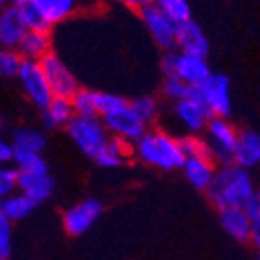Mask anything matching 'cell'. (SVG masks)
Instances as JSON below:
<instances>
[{
    "label": "cell",
    "mask_w": 260,
    "mask_h": 260,
    "mask_svg": "<svg viewBox=\"0 0 260 260\" xmlns=\"http://www.w3.org/2000/svg\"><path fill=\"white\" fill-rule=\"evenodd\" d=\"M175 61H177V53H174V51H167V53L162 54L161 58V73L162 76H174L175 73Z\"/></svg>",
    "instance_id": "8d00e7d4"
},
{
    "label": "cell",
    "mask_w": 260,
    "mask_h": 260,
    "mask_svg": "<svg viewBox=\"0 0 260 260\" xmlns=\"http://www.w3.org/2000/svg\"><path fill=\"white\" fill-rule=\"evenodd\" d=\"M13 6L18 11V15H20L27 31H49L51 29V25L47 24V20L44 18L38 6L35 4V0H18Z\"/></svg>",
    "instance_id": "d4e9b609"
},
{
    "label": "cell",
    "mask_w": 260,
    "mask_h": 260,
    "mask_svg": "<svg viewBox=\"0 0 260 260\" xmlns=\"http://www.w3.org/2000/svg\"><path fill=\"white\" fill-rule=\"evenodd\" d=\"M174 76L179 78L188 87H201L211 76V71L206 58L188 56V54L177 53Z\"/></svg>",
    "instance_id": "5bb4252c"
},
{
    "label": "cell",
    "mask_w": 260,
    "mask_h": 260,
    "mask_svg": "<svg viewBox=\"0 0 260 260\" xmlns=\"http://www.w3.org/2000/svg\"><path fill=\"white\" fill-rule=\"evenodd\" d=\"M18 193L25 195L35 206L47 201L54 191V181L49 174H18L16 179Z\"/></svg>",
    "instance_id": "2e32d148"
},
{
    "label": "cell",
    "mask_w": 260,
    "mask_h": 260,
    "mask_svg": "<svg viewBox=\"0 0 260 260\" xmlns=\"http://www.w3.org/2000/svg\"><path fill=\"white\" fill-rule=\"evenodd\" d=\"M199 102L208 110L210 118H228L232 114V90L230 80L224 74L211 73L201 87H195Z\"/></svg>",
    "instance_id": "5b68a950"
},
{
    "label": "cell",
    "mask_w": 260,
    "mask_h": 260,
    "mask_svg": "<svg viewBox=\"0 0 260 260\" xmlns=\"http://www.w3.org/2000/svg\"><path fill=\"white\" fill-rule=\"evenodd\" d=\"M179 141H181L184 159L195 157V155H210L206 141L201 136H184V138H179Z\"/></svg>",
    "instance_id": "d6a6232c"
},
{
    "label": "cell",
    "mask_w": 260,
    "mask_h": 260,
    "mask_svg": "<svg viewBox=\"0 0 260 260\" xmlns=\"http://www.w3.org/2000/svg\"><path fill=\"white\" fill-rule=\"evenodd\" d=\"M136 2H138V9L145 8V6H150V4H154V0H136Z\"/></svg>",
    "instance_id": "60d3db41"
},
{
    "label": "cell",
    "mask_w": 260,
    "mask_h": 260,
    "mask_svg": "<svg viewBox=\"0 0 260 260\" xmlns=\"http://www.w3.org/2000/svg\"><path fill=\"white\" fill-rule=\"evenodd\" d=\"M18 172L9 165H0V201L15 193Z\"/></svg>",
    "instance_id": "836d02e7"
},
{
    "label": "cell",
    "mask_w": 260,
    "mask_h": 260,
    "mask_svg": "<svg viewBox=\"0 0 260 260\" xmlns=\"http://www.w3.org/2000/svg\"><path fill=\"white\" fill-rule=\"evenodd\" d=\"M172 114L186 130V136H201L206 128L208 121H210V114L204 109L203 103L199 102L195 87H190V92L184 100L174 103Z\"/></svg>",
    "instance_id": "9c48e42d"
},
{
    "label": "cell",
    "mask_w": 260,
    "mask_h": 260,
    "mask_svg": "<svg viewBox=\"0 0 260 260\" xmlns=\"http://www.w3.org/2000/svg\"><path fill=\"white\" fill-rule=\"evenodd\" d=\"M102 121H103V125H105L107 132L110 134V138L121 139V141L128 143V145H134V143L145 134L146 128H148V126L130 110L128 105H126L125 109L118 110V112L102 118Z\"/></svg>",
    "instance_id": "30bf717a"
},
{
    "label": "cell",
    "mask_w": 260,
    "mask_h": 260,
    "mask_svg": "<svg viewBox=\"0 0 260 260\" xmlns=\"http://www.w3.org/2000/svg\"><path fill=\"white\" fill-rule=\"evenodd\" d=\"M47 145V138L42 130L31 128V126H22L13 134V148L18 150H27L35 152V154H42Z\"/></svg>",
    "instance_id": "cb8c5ba5"
},
{
    "label": "cell",
    "mask_w": 260,
    "mask_h": 260,
    "mask_svg": "<svg viewBox=\"0 0 260 260\" xmlns=\"http://www.w3.org/2000/svg\"><path fill=\"white\" fill-rule=\"evenodd\" d=\"M255 190L256 184L251 170L230 162L217 168L215 177L206 193L217 210H222V208H242Z\"/></svg>",
    "instance_id": "7a4b0ae2"
},
{
    "label": "cell",
    "mask_w": 260,
    "mask_h": 260,
    "mask_svg": "<svg viewBox=\"0 0 260 260\" xmlns=\"http://www.w3.org/2000/svg\"><path fill=\"white\" fill-rule=\"evenodd\" d=\"M0 210L9 220H22L35 210V204L22 193H11L9 197L0 201Z\"/></svg>",
    "instance_id": "484cf974"
},
{
    "label": "cell",
    "mask_w": 260,
    "mask_h": 260,
    "mask_svg": "<svg viewBox=\"0 0 260 260\" xmlns=\"http://www.w3.org/2000/svg\"><path fill=\"white\" fill-rule=\"evenodd\" d=\"M6 6H9V4H8V0H0V11H2V9H4Z\"/></svg>",
    "instance_id": "b9f144b4"
},
{
    "label": "cell",
    "mask_w": 260,
    "mask_h": 260,
    "mask_svg": "<svg viewBox=\"0 0 260 260\" xmlns=\"http://www.w3.org/2000/svg\"><path fill=\"white\" fill-rule=\"evenodd\" d=\"M16 78H18V85L25 94V98L38 109H45L49 102L53 100V92L49 89L47 80H45L38 61H22V67Z\"/></svg>",
    "instance_id": "ba28073f"
},
{
    "label": "cell",
    "mask_w": 260,
    "mask_h": 260,
    "mask_svg": "<svg viewBox=\"0 0 260 260\" xmlns=\"http://www.w3.org/2000/svg\"><path fill=\"white\" fill-rule=\"evenodd\" d=\"M38 63H40L45 80H47L49 89L53 92V98H67V100H71L78 92L80 85H78L76 76L67 67V63L61 60V56H58L56 53L51 51Z\"/></svg>",
    "instance_id": "8992f818"
},
{
    "label": "cell",
    "mask_w": 260,
    "mask_h": 260,
    "mask_svg": "<svg viewBox=\"0 0 260 260\" xmlns=\"http://www.w3.org/2000/svg\"><path fill=\"white\" fill-rule=\"evenodd\" d=\"M219 222L228 235L237 242H249L251 219L242 208H222L219 210Z\"/></svg>",
    "instance_id": "ac0fdd59"
},
{
    "label": "cell",
    "mask_w": 260,
    "mask_h": 260,
    "mask_svg": "<svg viewBox=\"0 0 260 260\" xmlns=\"http://www.w3.org/2000/svg\"><path fill=\"white\" fill-rule=\"evenodd\" d=\"M22 58L15 49H0V76L16 78L22 67Z\"/></svg>",
    "instance_id": "4dcf8cb0"
},
{
    "label": "cell",
    "mask_w": 260,
    "mask_h": 260,
    "mask_svg": "<svg viewBox=\"0 0 260 260\" xmlns=\"http://www.w3.org/2000/svg\"><path fill=\"white\" fill-rule=\"evenodd\" d=\"M49 25L67 20L78 9L80 0H35Z\"/></svg>",
    "instance_id": "44dd1931"
},
{
    "label": "cell",
    "mask_w": 260,
    "mask_h": 260,
    "mask_svg": "<svg viewBox=\"0 0 260 260\" xmlns=\"http://www.w3.org/2000/svg\"><path fill=\"white\" fill-rule=\"evenodd\" d=\"M161 92H162V96L167 98V100H170V102L175 103V102H181V100H184V98L188 96V92H190V87L184 85L179 78L167 76L165 80H162Z\"/></svg>",
    "instance_id": "1f68e13d"
},
{
    "label": "cell",
    "mask_w": 260,
    "mask_h": 260,
    "mask_svg": "<svg viewBox=\"0 0 260 260\" xmlns=\"http://www.w3.org/2000/svg\"><path fill=\"white\" fill-rule=\"evenodd\" d=\"M42 119L47 128H58L67 126L74 118V110L71 100L67 98H53L45 109H42Z\"/></svg>",
    "instance_id": "ffe728a7"
},
{
    "label": "cell",
    "mask_w": 260,
    "mask_h": 260,
    "mask_svg": "<svg viewBox=\"0 0 260 260\" xmlns=\"http://www.w3.org/2000/svg\"><path fill=\"white\" fill-rule=\"evenodd\" d=\"M13 157V145L0 138V165H9Z\"/></svg>",
    "instance_id": "74e56055"
},
{
    "label": "cell",
    "mask_w": 260,
    "mask_h": 260,
    "mask_svg": "<svg viewBox=\"0 0 260 260\" xmlns=\"http://www.w3.org/2000/svg\"><path fill=\"white\" fill-rule=\"evenodd\" d=\"M249 242L260 251V219L251 222V235H249Z\"/></svg>",
    "instance_id": "f35d334b"
},
{
    "label": "cell",
    "mask_w": 260,
    "mask_h": 260,
    "mask_svg": "<svg viewBox=\"0 0 260 260\" xmlns=\"http://www.w3.org/2000/svg\"><path fill=\"white\" fill-rule=\"evenodd\" d=\"M154 6H157L162 13H167L177 24L191 20V9L188 0H154Z\"/></svg>",
    "instance_id": "f1b7e54d"
},
{
    "label": "cell",
    "mask_w": 260,
    "mask_h": 260,
    "mask_svg": "<svg viewBox=\"0 0 260 260\" xmlns=\"http://www.w3.org/2000/svg\"><path fill=\"white\" fill-rule=\"evenodd\" d=\"M128 107L146 126H150L159 116V103L154 96H139L128 102Z\"/></svg>",
    "instance_id": "83f0119b"
},
{
    "label": "cell",
    "mask_w": 260,
    "mask_h": 260,
    "mask_svg": "<svg viewBox=\"0 0 260 260\" xmlns=\"http://www.w3.org/2000/svg\"><path fill=\"white\" fill-rule=\"evenodd\" d=\"M114 2H119V4L126 6V8H136V9H138V2H136V0H114Z\"/></svg>",
    "instance_id": "ab89813d"
},
{
    "label": "cell",
    "mask_w": 260,
    "mask_h": 260,
    "mask_svg": "<svg viewBox=\"0 0 260 260\" xmlns=\"http://www.w3.org/2000/svg\"><path fill=\"white\" fill-rule=\"evenodd\" d=\"M74 116L78 118H98L96 92L90 89H78V92L71 98Z\"/></svg>",
    "instance_id": "4316f807"
},
{
    "label": "cell",
    "mask_w": 260,
    "mask_h": 260,
    "mask_svg": "<svg viewBox=\"0 0 260 260\" xmlns=\"http://www.w3.org/2000/svg\"><path fill=\"white\" fill-rule=\"evenodd\" d=\"M11 162L15 165L13 168H15L18 174H40V175L49 174V165H47V161L42 157V154L13 148Z\"/></svg>",
    "instance_id": "603a6c76"
},
{
    "label": "cell",
    "mask_w": 260,
    "mask_h": 260,
    "mask_svg": "<svg viewBox=\"0 0 260 260\" xmlns=\"http://www.w3.org/2000/svg\"><path fill=\"white\" fill-rule=\"evenodd\" d=\"M11 253V220L0 210V258L8 260Z\"/></svg>",
    "instance_id": "e575fe53"
},
{
    "label": "cell",
    "mask_w": 260,
    "mask_h": 260,
    "mask_svg": "<svg viewBox=\"0 0 260 260\" xmlns=\"http://www.w3.org/2000/svg\"><path fill=\"white\" fill-rule=\"evenodd\" d=\"M132 154L148 167L172 172L183 167L184 154L181 141L162 128H146V132L132 145Z\"/></svg>",
    "instance_id": "6da1fadb"
},
{
    "label": "cell",
    "mask_w": 260,
    "mask_h": 260,
    "mask_svg": "<svg viewBox=\"0 0 260 260\" xmlns=\"http://www.w3.org/2000/svg\"><path fill=\"white\" fill-rule=\"evenodd\" d=\"M175 49L181 54L188 56L206 58L210 53V42L204 35L203 27L197 22L186 20L177 25V37H175Z\"/></svg>",
    "instance_id": "7c38bea8"
},
{
    "label": "cell",
    "mask_w": 260,
    "mask_h": 260,
    "mask_svg": "<svg viewBox=\"0 0 260 260\" xmlns=\"http://www.w3.org/2000/svg\"><path fill=\"white\" fill-rule=\"evenodd\" d=\"M242 210L246 211V215L251 219V222L256 219H260V188H256V190L251 193V197L244 203Z\"/></svg>",
    "instance_id": "d590c367"
},
{
    "label": "cell",
    "mask_w": 260,
    "mask_h": 260,
    "mask_svg": "<svg viewBox=\"0 0 260 260\" xmlns=\"http://www.w3.org/2000/svg\"><path fill=\"white\" fill-rule=\"evenodd\" d=\"M103 211V204L98 199H83L63 213V228L69 235H83L94 226Z\"/></svg>",
    "instance_id": "8fae6325"
},
{
    "label": "cell",
    "mask_w": 260,
    "mask_h": 260,
    "mask_svg": "<svg viewBox=\"0 0 260 260\" xmlns=\"http://www.w3.org/2000/svg\"><path fill=\"white\" fill-rule=\"evenodd\" d=\"M183 172L186 175L188 183L199 191H208L211 181L215 177L217 165L210 155H195V157H186L183 162Z\"/></svg>",
    "instance_id": "4fadbf2b"
},
{
    "label": "cell",
    "mask_w": 260,
    "mask_h": 260,
    "mask_svg": "<svg viewBox=\"0 0 260 260\" xmlns=\"http://www.w3.org/2000/svg\"><path fill=\"white\" fill-rule=\"evenodd\" d=\"M27 27L22 22L15 6H6L0 11V49H15L20 45Z\"/></svg>",
    "instance_id": "e0dca14e"
},
{
    "label": "cell",
    "mask_w": 260,
    "mask_h": 260,
    "mask_svg": "<svg viewBox=\"0 0 260 260\" xmlns=\"http://www.w3.org/2000/svg\"><path fill=\"white\" fill-rule=\"evenodd\" d=\"M143 24L150 32L152 40L165 51L175 49V37H177V22H174L167 13H162L157 6L150 4L139 9Z\"/></svg>",
    "instance_id": "52a82bcc"
},
{
    "label": "cell",
    "mask_w": 260,
    "mask_h": 260,
    "mask_svg": "<svg viewBox=\"0 0 260 260\" xmlns=\"http://www.w3.org/2000/svg\"><path fill=\"white\" fill-rule=\"evenodd\" d=\"M65 128L69 132L73 143H76L78 148L90 159H96L110 139V134L107 132L102 118H78V116H74L73 121Z\"/></svg>",
    "instance_id": "277c9868"
},
{
    "label": "cell",
    "mask_w": 260,
    "mask_h": 260,
    "mask_svg": "<svg viewBox=\"0 0 260 260\" xmlns=\"http://www.w3.org/2000/svg\"><path fill=\"white\" fill-rule=\"evenodd\" d=\"M233 165L246 170L260 167V134L255 130H242L239 132L235 150H233Z\"/></svg>",
    "instance_id": "9a60e30c"
},
{
    "label": "cell",
    "mask_w": 260,
    "mask_h": 260,
    "mask_svg": "<svg viewBox=\"0 0 260 260\" xmlns=\"http://www.w3.org/2000/svg\"><path fill=\"white\" fill-rule=\"evenodd\" d=\"M256 260H260V251H258V256H256Z\"/></svg>",
    "instance_id": "ee69618b"
},
{
    "label": "cell",
    "mask_w": 260,
    "mask_h": 260,
    "mask_svg": "<svg viewBox=\"0 0 260 260\" xmlns=\"http://www.w3.org/2000/svg\"><path fill=\"white\" fill-rule=\"evenodd\" d=\"M204 141H206L210 157L215 161L217 167L230 165L233 159L239 130L228 118H210L206 128H204Z\"/></svg>",
    "instance_id": "3957f363"
},
{
    "label": "cell",
    "mask_w": 260,
    "mask_h": 260,
    "mask_svg": "<svg viewBox=\"0 0 260 260\" xmlns=\"http://www.w3.org/2000/svg\"><path fill=\"white\" fill-rule=\"evenodd\" d=\"M16 2H18V0H8V4H9V6H13V4H16Z\"/></svg>",
    "instance_id": "7bdbcfd3"
},
{
    "label": "cell",
    "mask_w": 260,
    "mask_h": 260,
    "mask_svg": "<svg viewBox=\"0 0 260 260\" xmlns=\"http://www.w3.org/2000/svg\"><path fill=\"white\" fill-rule=\"evenodd\" d=\"M0 128H2V119H0Z\"/></svg>",
    "instance_id": "f6af8a7d"
},
{
    "label": "cell",
    "mask_w": 260,
    "mask_h": 260,
    "mask_svg": "<svg viewBox=\"0 0 260 260\" xmlns=\"http://www.w3.org/2000/svg\"><path fill=\"white\" fill-rule=\"evenodd\" d=\"M130 155H132V145L121 141V139L110 138L107 146L100 152V155L94 161L103 168H118L125 165V161Z\"/></svg>",
    "instance_id": "7402d4cb"
},
{
    "label": "cell",
    "mask_w": 260,
    "mask_h": 260,
    "mask_svg": "<svg viewBox=\"0 0 260 260\" xmlns=\"http://www.w3.org/2000/svg\"><path fill=\"white\" fill-rule=\"evenodd\" d=\"M51 44L53 40L49 31H27L16 51L24 61H40L51 53Z\"/></svg>",
    "instance_id": "d6986e66"
},
{
    "label": "cell",
    "mask_w": 260,
    "mask_h": 260,
    "mask_svg": "<svg viewBox=\"0 0 260 260\" xmlns=\"http://www.w3.org/2000/svg\"><path fill=\"white\" fill-rule=\"evenodd\" d=\"M128 105L125 98L119 94L112 92H96V107H98V118H105L110 114L118 112Z\"/></svg>",
    "instance_id": "f546056e"
}]
</instances>
